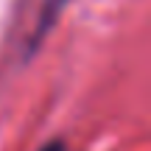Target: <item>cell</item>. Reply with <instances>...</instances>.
Segmentation results:
<instances>
[{
	"label": "cell",
	"mask_w": 151,
	"mask_h": 151,
	"mask_svg": "<svg viewBox=\"0 0 151 151\" xmlns=\"http://www.w3.org/2000/svg\"><path fill=\"white\" fill-rule=\"evenodd\" d=\"M67 3H70V0H42V6H39V17H37V25H34V31H31V39H28V53L37 50V45L42 42L45 34L56 25L62 9H65Z\"/></svg>",
	"instance_id": "cell-1"
},
{
	"label": "cell",
	"mask_w": 151,
	"mask_h": 151,
	"mask_svg": "<svg viewBox=\"0 0 151 151\" xmlns=\"http://www.w3.org/2000/svg\"><path fill=\"white\" fill-rule=\"evenodd\" d=\"M39 151H65V146L56 140V143H50V146H45V148H39Z\"/></svg>",
	"instance_id": "cell-2"
}]
</instances>
